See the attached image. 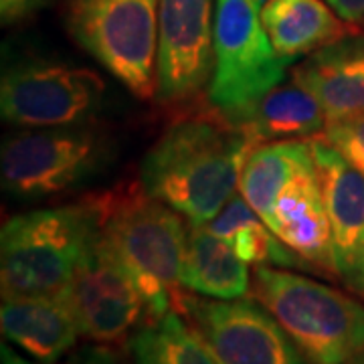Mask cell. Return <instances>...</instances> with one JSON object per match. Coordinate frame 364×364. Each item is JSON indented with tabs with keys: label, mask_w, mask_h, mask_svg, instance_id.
Segmentation results:
<instances>
[{
	"label": "cell",
	"mask_w": 364,
	"mask_h": 364,
	"mask_svg": "<svg viewBox=\"0 0 364 364\" xmlns=\"http://www.w3.org/2000/svg\"><path fill=\"white\" fill-rule=\"evenodd\" d=\"M255 146L243 126L215 109L184 116L148 150L140 182L191 225H207L239 191L241 170Z\"/></svg>",
	"instance_id": "cell-1"
},
{
	"label": "cell",
	"mask_w": 364,
	"mask_h": 364,
	"mask_svg": "<svg viewBox=\"0 0 364 364\" xmlns=\"http://www.w3.org/2000/svg\"><path fill=\"white\" fill-rule=\"evenodd\" d=\"M97 229L142 294L148 320L174 310L184 291L182 267L188 225L178 210L152 196L140 181L91 195Z\"/></svg>",
	"instance_id": "cell-2"
},
{
	"label": "cell",
	"mask_w": 364,
	"mask_h": 364,
	"mask_svg": "<svg viewBox=\"0 0 364 364\" xmlns=\"http://www.w3.org/2000/svg\"><path fill=\"white\" fill-rule=\"evenodd\" d=\"M253 298L273 314L308 364H346L364 356V304L289 269L259 265Z\"/></svg>",
	"instance_id": "cell-3"
},
{
	"label": "cell",
	"mask_w": 364,
	"mask_h": 364,
	"mask_svg": "<svg viewBox=\"0 0 364 364\" xmlns=\"http://www.w3.org/2000/svg\"><path fill=\"white\" fill-rule=\"evenodd\" d=\"M97 229L87 196L11 217L0 233L2 298L61 294Z\"/></svg>",
	"instance_id": "cell-4"
},
{
	"label": "cell",
	"mask_w": 364,
	"mask_h": 364,
	"mask_svg": "<svg viewBox=\"0 0 364 364\" xmlns=\"http://www.w3.org/2000/svg\"><path fill=\"white\" fill-rule=\"evenodd\" d=\"M263 0H217L213 37V75L207 100L235 124L261 97L277 87L296 59L273 49L261 21Z\"/></svg>",
	"instance_id": "cell-5"
},
{
	"label": "cell",
	"mask_w": 364,
	"mask_h": 364,
	"mask_svg": "<svg viewBox=\"0 0 364 364\" xmlns=\"http://www.w3.org/2000/svg\"><path fill=\"white\" fill-rule=\"evenodd\" d=\"M160 0H63L71 39L138 100H156Z\"/></svg>",
	"instance_id": "cell-6"
},
{
	"label": "cell",
	"mask_w": 364,
	"mask_h": 364,
	"mask_svg": "<svg viewBox=\"0 0 364 364\" xmlns=\"http://www.w3.org/2000/svg\"><path fill=\"white\" fill-rule=\"evenodd\" d=\"M112 152L109 138L90 124L25 128L2 144V188L21 198L63 195L102 172Z\"/></svg>",
	"instance_id": "cell-7"
},
{
	"label": "cell",
	"mask_w": 364,
	"mask_h": 364,
	"mask_svg": "<svg viewBox=\"0 0 364 364\" xmlns=\"http://www.w3.org/2000/svg\"><path fill=\"white\" fill-rule=\"evenodd\" d=\"M104 93V79L95 71L31 59L2 73L0 114L18 128L83 126L102 109Z\"/></svg>",
	"instance_id": "cell-8"
},
{
	"label": "cell",
	"mask_w": 364,
	"mask_h": 364,
	"mask_svg": "<svg viewBox=\"0 0 364 364\" xmlns=\"http://www.w3.org/2000/svg\"><path fill=\"white\" fill-rule=\"evenodd\" d=\"M174 310L195 330L217 364H306L259 299H213L184 289Z\"/></svg>",
	"instance_id": "cell-9"
},
{
	"label": "cell",
	"mask_w": 364,
	"mask_h": 364,
	"mask_svg": "<svg viewBox=\"0 0 364 364\" xmlns=\"http://www.w3.org/2000/svg\"><path fill=\"white\" fill-rule=\"evenodd\" d=\"M61 296L77 320L81 336L95 344L128 340L148 322L140 289L100 229H95Z\"/></svg>",
	"instance_id": "cell-10"
},
{
	"label": "cell",
	"mask_w": 364,
	"mask_h": 364,
	"mask_svg": "<svg viewBox=\"0 0 364 364\" xmlns=\"http://www.w3.org/2000/svg\"><path fill=\"white\" fill-rule=\"evenodd\" d=\"M217 0H160L156 100L184 104L207 91L213 75Z\"/></svg>",
	"instance_id": "cell-11"
},
{
	"label": "cell",
	"mask_w": 364,
	"mask_h": 364,
	"mask_svg": "<svg viewBox=\"0 0 364 364\" xmlns=\"http://www.w3.org/2000/svg\"><path fill=\"white\" fill-rule=\"evenodd\" d=\"M324 193L336 277L364 296V176L322 138L308 140Z\"/></svg>",
	"instance_id": "cell-12"
},
{
	"label": "cell",
	"mask_w": 364,
	"mask_h": 364,
	"mask_svg": "<svg viewBox=\"0 0 364 364\" xmlns=\"http://www.w3.org/2000/svg\"><path fill=\"white\" fill-rule=\"evenodd\" d=\"M269 227L312 269L336 277L330 221L316 166L299 172L279 193Z\"/></svg>",
	"instance_id": "cell-13"
},
{
	"label": "cell",
	"mask_w": 364,
	"mask_h": 364,
	"mask_svg": "<svg viewBox=\"0 0 364 364\" xmlns=\"http://www.w3.org/2000/svg\"><path fill=\"white\" fill-rule=\"evenodd\" d=\"M291 77L320 102L328 119L364 114V33L352 31L308 55Z\"/></svg>",
	"instance_id": "cell-14"
},
{
	"label": "cell",
	"mask_w": 364,
	"mask_h": 364,
	"mask_svg": "<svg viewBox=\"0 0 364 364\" xmlns=\"http://www.w3.org/2000/svg\"><path fill=\"white\" fill-rule=\"evenodd\" d=\"M0 322L4 338L39 364L59 363L81 336L77 320L61 294L2 298Z\"/></svg>",
	"instance_id": "cell-15"
},
{
	"label": "cell",
	"mask_w": 364,
	"mask_h": 364,
	"mask_svg": "<svg viewBox=\"0 0 364 364\" xmlns=\"http://www.w3.org/2000/svg\"><path fill=\"white\" fill-rule=\"evenodd\" d=\"M261 21L282 57H308L352 33L350 23L326 0H265Z\"/></svg>",
	"instance_id": "cell-16"
},
{
	"label": "cell",
	"mask_w": 364,
	"mask_h": 364,
	"mask_svg": "<svg viewBox=\"0 0 364 364\" xmlns=\"http://www.w3.org/2000/svg\"><path fill=\"white\" fill-rule=\"evenodd\" d=\"M326 124L320 102L291 75L267 91L239 122L255 144L312 140L322 136Z\"/></svg>",
	"instance_id": "cell-17"
},
{
	"label": "cell",
	"mask_w": 364,
	"mask_h": 364,
	"mask_svg": "<svg viewBox=\"0 0 364 364\" xmlns=\"http://www.w3.org/2000/svg\"><path fill=\"white\" fill-rule=\"evenodd\" d=\"M182 287L213 299L245 298L251 289V275L247 263L227 241L207 225L188 223Z\"/></svg>",
	"instance_id": "cell-18"
},
{
	"label": "cell",
	"mask_w": 364,
	"mask_h": 364,
	"mask_svg": "<svg viewBox=\"0 0 364 364\" xmlns=\"http://www.w3.org/2000/svg\"><path fill=\"white\" fill-rule=\"evenodd\" d=\"M316 166L308 140L257 144L243 164L239 195L269 225L279 193L299 172Z\"/></svg>",
	"instance_id": "cell-19"
},
{
	"label": "cell",
	"mask_w": 364,
	"mask_h": 364,
	"mask_svg": "<svg viewBox=\"0 0 364 364\" xmlns=\"http://www.w3.org/2000/svg\"><path fill=\"white\" fill-rule=\"evenodd\" d=\"M207 227L215 235H219L223 241H227L247 265H269L279 269H312L298 253H294L273 233L272 227L261 219L257 210L239 193L229 198V203L213 221L207 223Z\"/></svg>",
	"instance_id": "cell-20"
},
{
	"label": "cell",
	"mask_w": 364,
	"mask_h": 364,
	"mask_svg": "<svg viewBox=\"0 0 364 364\" xmlns=\"http://www.w3.org/2000/svg\"><path fill=\"white\" fill-rule=\"evenodd\" d=\"M128 352L132 364H217L176 310L144 322L128 338Z\"/></svg>",
	"instance_id": "cell-21"
},
{
	"label": "cell",
	"mask_w": 364,
	"mask_h": 364,
	"mask_svg": "<svg viewBox=\"0 0 364 364\" xmlns=\"http://www.w3.org/2000/svg\"><path fill=\"white\" fill-rule=\"evenodd\" d=\"M322 138L352 168L364 176V114L328 119Z\"/></svg>",
	"instance_id": "cell-22"
},
{
	"label": "cell",
	"mask_w": 364,
	"mask_h": 364,
	"mask_svg": "<svg viewBox=\"0 0 364 364\" xmlns=\"http://www.w3.org/2000/svg\"><path fill=\"white\" fill-rule=\"evenodd\" d=\"M45 4L47 0H0L2 25H14L18 21H25L26 16L37 13Z\"/></svg>",
	"instance_id": "cell-23"
},
{
	"label": "cell",
	"mask_w": 364,
	"mask_h": 364,
	"mask_svg": "<svg viewBox=\"0 0 364 364\" xmlns=\"http://www.w3.org/2000/svg\"><path fill=\"white\" fill-rule=\"evenodd\" d=\"M67 364H119L117 356L109 348H105V344H91L79 348Z\"/></svg>",
	"instance_id": "cell-24"
},
{
	"label": "cell",
	"mask_w": 364,
	"mask_h": 364,
	"mask_svg": "<svg viewBox=\"0 0 364 364\" xmlns=\"http://www.w3.org/2000/svg\"><path fill=\"white\" fill-rule=\"evenodd\" d=\"M340 18L350 25H360L364 21V0H326Z\"/></svg>",
	"instance_id": "cell-25"
},
{
	"label": "cell",
	"mask_w": 364,
	"mask_h": 364,
	"mask_svg": "<svg viewBox=\"0 0 364 364\" xmlns=\"http://www.w3.org/2000/svg\"><path fill=\"white\" fill-rule=\"evenodd\" d=\"M0 364H33L31 360H26V358H23L18 352L14 350V348H11L6 342L0 346Z\"/></svg>",
	"instance_id": "cell-26"
},
{
	"label": "cell",
	"mask_w": 364,
	"mask_h": 364,
	"mask_svg": "<svg viewBox=\"0 0 364 364\" xmlns=\"http://www.w3.org/2000/svg\"><path fill=\"white\" fill-rule=\"evenodd\" d=\"M346 364H364V356L363 358H356V360H352V363H346Z\"/></svg>",
	"instance_id": "cell-27"
},
{
	"label": "cell",
	"mask_w": 364,
	"mask_h": 364,
	"mask_svg": "<svg viewBox=\"0 0 364 364\" xmlns=\"http://www.w3.org/2000/svg\"><path fill=\"white\" fill-rule=\"evenodd\" d=\"M360 25H363V26H364V21H363V23H360Z\"/></svg>",
	"instance_id": "cell-28"
}]
</instances>
